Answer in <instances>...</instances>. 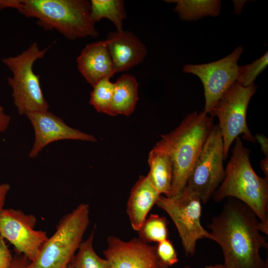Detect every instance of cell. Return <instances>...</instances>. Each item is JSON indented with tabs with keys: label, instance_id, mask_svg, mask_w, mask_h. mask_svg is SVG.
I'll list each match as a JSON object with an SVG mask.
<instances>
[{
	"label": "cell",
	"instance_id": "1",
	"mask_svg": "<svg viewBox=\"0 0 268 268\" xmlns=\"http://www.w3.org/2000/svg\"><path fill=\"white\" fill-rule=\"evenodd\" d=\"M255 213L242 201H229L207 225L211 240L220 246L226 268H268L260 254L268 249Z\"/></svg>",
	"mask_w": 268,
	"mask_h": 268
},
{
	"label": "cell",
	"instance_id": "2",
	"mask_svg": "<svg viewBox=\"0 0 268 268\" xmlns=\"http://www.w3.org/2000/svg\"><path fill=\"white\" fill-rule=\"evenodd\" d=\"M234 142L224 178L212 197L216 202L232 197L246 204L259 219V231L268 235V179L256 173L250 161V150L241 138L237 137Z\"/></svg>",
	"mask_w": 268,
	"mask_h": 268
},
{
	"label": "cell",
	"instance_id": "3",
	"mask_svg": "<svg viewBox=\"0 0 268 268\" xmlns=\"http://www.w3.org/2000/svg\"><path fill=\"white\" fill-rule=\"evenodd\" d=\"M212 118L204 111L188 115L171 132L161 135L154 148L171 158L173 178L170 194H179L186 186L189 176L214 127Z\"/></svg>",
	"mask_w": 268,
	"mask_h": 268
},
{
	"label": "cell",
	"instance_id": "4",
	"mask_svg": "<svg viewBox=\"0 0 268 268\" xmlns=\"http://www.w3.org/2000/svg\"><path fill=\"white\" fill-rule=\"evenodd\" d=\"M10 8L27 17L37 19L45 30H56L66 38L74 40L97 37L99 33L86 0H11Z\"/></svg>",
	"mask_w": 268,
	"mask_h": 268
},
{
	"label": "cell",
	"instance_id": "5",
	"mask_svg": "<svg viewBox=\"0 0 268 268\" xmlns=\"http://www.w3.org/2000/svg\"><path fill=\"white\" fill-rule=\"evenodd\" d=\"M48 50V48L40 49L38 44L33 42L21 54L2 59V63L12 73L7 82L12 89L13 103L20 115L48 111L49 108L41 87L39 76L33 69L34 63L43 58Z\"/></svg>",
	"mask_w": 268,
	"mask_h": 268
},
{
	"label": "cell",
	"instance_id": "6",
	"mask_svg": "<svg viewBox=\"0 0 268 268\" xmlns=\"http://www.w3.org/2000/svg\"><path fill=\"white\" fill-rule=\"evenodd\" d=\"M89 206L80 203L59 222L30 268H67L81 243L89 223Z\"/></svg>",
	"mask_w": 268,
	"mask_h": 268
},
{
	"label": "cell",
	"instance_id": "7",
	"mask_svg": "<svg viewBox=\"0 0 268 268\" xmlns=\"http://www.w3.org/2000/svg\"><path fill=\"white\" fill-rule=\"evenodd\" d=\"M254 83L244 87L236 81L224 93L210 112L217 117L218 127L222 138L224 160L228 157L232 143L239 135L249 142L256 141L247 123L249 103L256 91Z\"/></svg>",
	"mask_w": 268,
	"mask_h": 268
},
{
	"label": "cell",
	"instance_id": "8",
	"mask_svg": "<svg viewBox=\"0 0 268 268\" xmlns=\"http://www.w3.org/2000/svg\"><path fill=\"white\" fill-rule=\"evenodd\" d=\"M201 202L198 195L185 187L176 196L160 195L156 203L172 220L187 256L195 255L198 240L203 238L211 240L210 232L201 223Z\"/></svg>",
	"mask_w": 268,
	"mask_h": 268
},
{
	"label": "cell",
	"instance_id": "9",
	"mask_svg": "<svg viewBox=\"0 0 268 268\" xmlns=\"http://www.w3.org/2000/svg\"><path fill=\"white\" fill-rule=\"evenodd\" d=\"M222 138L214 126L188 178L186 186L206 203L223 181L225 171Z\"/></svg>",
	"mask_w": 268,
	"mask_h": 268
},
{
	"label": "cell",
	"instance_id": "10",
	"mask_svg": "<svg viewBox=\"0 0 268 268\" xmlns=\"http://www.w3.org/2000/svg\"><path fill=\"white\" fill-rule=\"evenodd\" d=\"M243 49L239 46L227 56L215 62L184 66L185 72L197 75L204 87V111L209 114L224 93L237 81V62Z\"/></svg>",
	"mask_w": 268,
	"mask_h": 268
},
{
	"label": "cell",
	"instance_id": "11",
	"mask_svg": "<svg viewBox=\"0 0 268 268\" xmlns=\"http://www.w3.org/2000/svg\"><path fill=\"white\" fill-rule=\"evenodd\" d=\"M36 221L34 215L20 210L3 208L0 212V236L31 262L37 258L48 238L46 232L35 229Z\"/></svg>",
	"mask_w": 268,
	"mask_h": 268
},
{
	"label": "cell",
	"instance_id": "12",
	"mask_svg": "<svg viewBox=\"0 0 268 268\" xmlns=\"http://www.w3.org/2000/svg\"><path fill=\"white\" fill-rule=\"evenodd\" d=\"M108 247L104 251L111 268H161L162 263L155 246L139 238L124 241L114 236L107 238Z\"/></svg>",
	"mask_w": 268,
	"mask_h": 268
},
{
	"label": "cell",
	"instance_id": "13",
	"mask_svg": "<svg viewBox=\"0 0 268 268\" xmlns=\"http://www.w3.org/2000/svg\"><path fill=\"white\" fill-rule=\"evenodd\" d=\"M34 129L35 139L29 157H36L49 144L60 140L73 139L96 142L92 135L73 129L60 117L48 111L30 113L26 115Z\"/></svg>",
	"mask_w": 268,
	"mask_h": 268
},
{
	"label": "cell",
	"instance_id": "14",
	"mask_svg": "<svg viewBox=\"0 0 268 268\" xmlns=\"http://www.w3.org/2000/svg\"><path fill=\"white\" fill-rule=\"evenodd\" d=\"M105 40L115 72L127 71L143 62L147 53L145 45L132 32H111Z\"/></svg>",
	"mask_w": 268,
	"mask_h": 268
},
{
	"label": "cell",
	"instance_id": "15",
	"mask_svg": "<svg viewBox=\"0 0 268 268\" xmlns=\"http://www.w3.org/2000/svg\"><path fill=\"white\" fill-rule=\"evenodd\" d=\"M77 68L92 87L100 80L116 73L105 40L87 44L77 60Z\"/></svg>",
	"mask_w": 268,
	"mask_h": 268
},
{
	"label": "cell",
	"instance_id": "16",
	"mask_svg": "<svg viewBox=\"0 0 268 268\" xmlns=\"http://www.w3.org/2000/svg\"><path fill=\"white\" fill-rule=\"evenodd\" d=\"M160 196L147 175L139 177L132 189L127 204V212L134 230H139Z\"/></svg>",
	"mask_w": 268,
	"mask_h": 268
},
{
	"label": "cell",
	"instance_id": "17",
	"mask_svg": "<svg viewBox=\"0 0 268 268\" xmlns=\"http://www.w3.org/2000/svg\"><path fill=\"white\" fill-rule=\"evenodd\" d=\"M138 83L134 76L122 74L114 82L113 100L107 115L116 116L131 115L134 111L137 101Z\"/></svg>",
	"mask_w": 268,
	"mask_h": 268
},
{
	"label": "cell",
	"instance_id": "18",
	"mask_svg": "<svg viewBox=\"0 0 268 268\" xmlns=\"http://www.w3.org/2000/svg\"><path fill=\"white\" fill-rule=\"evenodd\" d=\"M148 163L149 172L147 175L152 184L161 195L168 197L173 178V163L166 153L153 148L150 151Z\"/></svg>",
	"mask_w": 268,
	"mask_h": 268
},
{
	"label": "cell",
	"instance_id": "19",
	"mask_svg": "<svg viewBox=\"0 0 268 268\" xmlns=\"http://www.w3.org/2000/svg\"><path fill=\"white\" fill-rule=\"evenodd\" d=\"M175 2L174 11L183 20H195L205 16L216 17L220 11V0H166Z\"/></svg>",
	"mask_w": 268,
	"mask_h": 268
},
{
	"label": "cell",
	"instance_id": "20",
	"mask_svg": "<svg viewBox=\"0 0 268 268\" xmlns=\"http://www.w3.org/2000/svg\"><path fill=\"white\" fill-rule=\"evenodd\" d=\"M90 13L95 23L103 18L110 20L116 31L123 30V23L126 18L124 1L122 0H91Z\"/></svg>",
	"mask_w": 268,
	"mask_h": 268
},
{
	"label": "cell",
	"instance_id": "21",
	"mask_svg": "<svg viewBox=\"0 0 268 268\" xmlns=\"http://www.w3.org/2000/svg\"><path fill=\"white\" fill-rule=\"evenodd\" d=\"M94 230L89 237L80 244L70 264L73 268H111L106 259L100 257L93 247Z\"/></svg>",
	"mask_w": 268,
	"mask_h": 268
},
{
	"label": "cell",
	"instance_id": "22",
	"mask_svg": "<svg viewBox=\"0 0 268 268\" xmlns=\"http://www.w3.org/2000/svg\"><path fill=\"white\" fill-rule=\"evenodd\" d=\"M169 221L163 216L151 214L147 217L139 230V238L146 243H157L168 239Z\"/></svg>",
	"mask_w": 268,
	"mask_h": 268
},
{
	"label": "cell",
	"instance_id": "23",
	"mask_svg": "<svg viewBox=\"0 0 268 268\" xmlns=\"http://www.w3.org/2000/svg\"><path fill=\"white\" fill-rule=\"evenodd\" d=\"M111 78L106 77L97 82L90 93L89 103L99 113L108 114L112 104L114 83Z\"/></svg>",
	"mask_w": 268,
	"mask_h": 268
},
{
	"label": "cell",
	"instance_id": "24",
	"mask_svg": "<svg viewBox=\"0 0 268 268\" xmlns=\"http://www.w3.org/2000/svg\"><path fill=\"white\" fill-rule=\"evenodd\" d=\"M268 53L252 63L243 66H238L237 81L244 87L254 83V81L268 64Z\"/></svg>",
	"mask_w": 268,
	"mask_h": 268
},
{
	"label": "cell",
	"instance_id": "25",
	"mask_svg": "<svg viewBox=\"0 0 268 268\" xmlns=\"http://www.w3.org/2000/svg\"><path fill=\"white\" fill-rule=\"evenodd\" d=\"M155 248L159 260L164 265L168 267L178 262L176 251L168 239L158 243Z\"/></svg>",
	"mask_w": 268,
	"mask_h": 268
},
{
	"label": "cell",
	"instance_id": "26",
	"mask_svg": "<svg viewBox=\"0 0 268 268\" xmlns=\"http://www.w3.org/2000/svg\"><path fill=\"white\" fill-rule=\"evenodd\" d=\"M13 258L4 239L0 236V268H9Z\"/></svg>",
	"mask_w": 268,
	"mask_h": 268
},
{
	"label": "cell",
	"instance_id": "27",
	"mask_svg": "<svg viewBox=\"0 0 268 268\" xmlns=\"http://www.w3.org/2000/svg\"><path fill=\"white\" fill-rule=\"evenodd\" d=\"M30 263L31 261L23 255L15 256L9 268H30Z\"/></svg>",
	"mask_w": 268,
	"mask_h": 268
},
{
	"label": "cell",
	"instance_id": "28",
	"mask_svg": "<svg viewBox=\"0 0 268 268\" xmlns=\"http://www.w3.org/2000/svg\"><path fill=\"white\" fill-rule=\"evenodd\" d=\"M10 189V186L7 183L0 184V212L3 209L6 196Z\"/></svg>",
	"mask_w": 268,
	"mask_h": 268
},
{
	"label": "cell",
	"instance_id": "29",
	"mask_svg": "<svg viewBox=\"0 0 268 268\" xmlns=\"http://www.w3.org/2000/svg\"><path fill=\"white\" fill-rule=\"evenodd\" d=\"M256 140L260 143L261 149L266 156L268 157V138L261 134H257L255 137Z\"/></svg>",
	"mask_w": 268,
	"mask_h": 268
},
{
	"label": "cell",
	"instance_id": "30",
	"mask_svg": "<svg viewBox=\"0 0 268 268\" xmlns=\"http://www.w3.org/2000/svg\"><path fill=\"white\" fill-rule=\"evenodd\" d=\"M10 117L3 111H0V133L4 132L10 122Z\"/></svg>",
	"mask_w": 268,
	"mask_h": 268
},
{
	"label": "cell",
	"instance_id": "31",
	"mask_svg": "<svg viewBox=\"0 0 268 268\" xmlns=\"http://www.w3.org/2000/svg\"><path fill=\"white\" fill-rule=\"evenodd\" d=\"M260 166L263 170L265 177L268 179V157L262 159L261 161Z\"/></svg>",
	"mask_w": 268,
	"mask_h": 268
},
{
	"label": "cell",
	"instance_id": "32",
	"mask_svg": "<svg viewBox=\"0 0 268 268\" xmlns=\"http://www.w3.org/2000/svg\"><path fill=\"white\" fill-rule=\"evenodd\" d=\"M245 1H234V3H235V12L237 13H240L241 10L240 9L239 7H240V9H242Z\"/></svg>",
	"mask_w": 268,
	"mask_h": 268
},
{
	"label": "cell",
	"instance_id": "33",
	"mask_svg": "<svg viewBox=\"0 0 268 268\" xmlns=\"http://www.w3.org/2000/svg\"><path fill=\"white\" fill-rule=\"evenodd\" d=\"M204 268H226L223 264H216L214 265L206 266Z\"/></svg>",
	"mask_w": 268,
	"mask_h": 268
},
{
	"label": "cell",
	"instance_id": "34",
	"mask_svg": "<svg viewBox=\"0 0 268 268\" xmlns=\"http://www.w3.org/2000/svg\"><path fill=\"white\" fill-rule=\"evenodd\" d=\"M161 268H168V267L162 264ZM183 268H192L190 266H186Z\"/></svg>",
	"mask_w": 268,
	"mask_h": 268
},
{
	"label": "cell",
	"instance_id": "35",
	"mask_svg": "<svg viewBox=\"0 0 268 268\" xmlns=\"http://www.w3.org/2000/svg\"><path fill=\"white\" fill-rule=\"evenodd\" d=\"M0 111H3V107L0 105Z\"/></svg>",
	"mask_w": 268,
	"mask_h": 268
},
{
	"label": "cell",
	"instance_id": "36",
	"mask_svg": "<svg viewBox=\"0 0 268 268\" xmlns=\"http://www.w3.org/2000/svg\"><path fill=\"white\" fill-rule=\"evenodd\" d=\"M67 268H73L69 264V265L68 266V267Z\"/></svg>",
	"mask_w": 268,
	"mask_h": 268
}]
</instances>
